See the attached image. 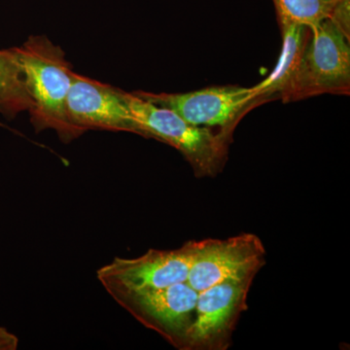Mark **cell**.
Wrapping results in <instances>:
<instances>
[{
  "instance_id": "obj_1",
  "label": "cell",
  "mask_w": 350,
  "mask_h": 350,
  "mask_svg": "<svg viewBox=\"0 0 350 350\" xmlns=\"http://www.w3.org/2000/svg\"><path fill=\"white\" fill-rule=\"evenodd\" d=\"M22 69L29 110L36 131H56L64 142L80 137L69 123L66 98L72 84V69L66 54L45 36H31L22 46L12 48Z\"/></svg>"
},
{
  "instance_id": "obj_2",
  "label": "cell",
  "mask_w": 350,
  "mask_h": 350,
  "mask_svg": "<svg viewBox=\"0 0 350 350\" xmlns=\"http://www.w3.org/2000/svg\"><path fill=\"white\" fill-rule=\"evenodd\" d=\"M138 135L153 137L180 152L198 178L215 177L229 157L232 137L207 126L189 123L178 114L135 94L124 92Z\"/></svg>"
},
{
  "instance_id": "obj_3",
  "label": "cell",
  "mask_w": 350,
  "mask_h": 350,
  "mask_svg": "<svg viewBox=\"0 0 350 350\" xmlns=\"http://www.w3.org/2000/svg\"><path fill=\"white\" fill-rule=\"evenodd\" d=\"M310 31L298 68L280 94L284 103L321 94H350V38L331 20Z\"/></svg>"
},
{
  "instance_id": "obj_4",
  "label": "cell",
  "mask_w": 350,
  "mask_h": 350,
  "mask_svg": "<svg viewBox=\"0 0 350 350\" xmlns=\"http://www.w3.org/2000/svg\"><path fill=\"white\" fill-rule=\"evenodd\" d=\"M109 294L142 325L162 336L175 349L187 350L198 300V292L187 282Z\"/></svg>"
},
{
  "instance_id": "obj_5",
  "label": "cell",
  "mask_w": 350,
  "mask_h": 350,
  "mask_svg": "<svg viewBox=\"0 0 350 350\" xmlns=\"http://www.w3.org/2000/svg\"><path fill=\"white\" fill-rule=\"evenodd\" d=\"M137 96L167 108L196 126L213 128L232 137L234 128L248 111L262 105L252 87L214 86L188 93H147L135 92Z\"/></svg>"
},
{
  "instance_id": "obj_6",
  "label": "cell",
  "mask_w": 350,
  "mask_h": 350,
  "mask_svg": "<svg viewBox=\"0 0 350 350\" xmlns=\"http://www.w3.org/2000/svg\"><path fill=\"white\" fill-rule=\"evenodd\" d=\"M261 239L251 232L194 241L187 283L198 293L227 280L255 278L266 264Z\"/></svg>"
},
{
  "instance_id": "obj_7",
  "label": "cell",
  "mask_w": 350,
  "mask_h": 350,
  "mask_svg": "<svg viewBox=\"0 0 350 350\" xmlns=\"http://www.w3.org/2000/svg\"><path fill=\"white\" fill-rule=\"evenodd\" d=\"M255 278L227 280L198 293L187 350H226L243 312Z\"/></svg>"
},
{
  "instance_id": "obj_8",
  "label": "cell",
  "mask_w": 350,
  "mask_h": 350,
  "mask_svg": "<svg viewBox=\"0 0 350 350\" xmlns=\"http://www.w3.org/2000/svg\"><path fill=\"white\" fill-rule=\"evenodd\" d=\"M193 250L194 241H190L177 250H150L131 259L115 258L96 275L108 293L158 289L187 282Z\"/></svg>"
},
{
  "instance_id": "obj_9",
  "label": "cell",
  "mask_w": 350,
  "mask_h": 350,
  "mask_svg": "<svg viewBox=\"0 0 350 350\" xmlns=\"http://www.w3.org/2000/svg\"><path fill=\"white\" fill-rule=\"evenodd\" d=\"M66 98L69 123L80 135L96 129L137 133L124 91L73 72Z\"/></svg>"
},
{
  "instance_id": "obj_10",
  "label": "cell",
  "mask_w": 350,
  "mask_h": 350,
  "mask_svg": "<svg viewBox=\"0 0 350 350\" xmlns=\"http://www.w3.org/2000/svg\"><path fill=\"white\" fill-rule=\"evenodd\" d=\"M282 47L275 68L271 75L259 84L252 87L253 91L262 105L269 100L280 98L290 80L293 77L312 31L305 25H288L280 27Z\"/></svg>"
},
{
  "instance_id": "obj_11",
  "label": "cell",
  "mask_w": 350,
  "mask_h": 350,
  "mask_svg": "<svg viewBox=\"0 0 350 350\" xmlns=\"http://www.w3.org/2000/svg\"><path fill=\"white\" fill-rule=\"evenodd\" d=\"M280 27L305 25L312 29L331 20L350 38V0H273Z\"/></svg>"
},
{
  "instance_id": "obj_12",
  "label": "cell",
  "mask_w": 350,
  "mask_h": 350,
  "mask_svg": "<svg viewBox=\"0 0 350 350\" xmlns=\"http://www.w3.org/2000/svg\"><path fill=\"white\" fill-rule=\"evenodd\" d=\"M31 108V100L12 48L0 50V113L13 119Z\"/></svg>"
},
{
  "instance_id": "obj_13",
  "label": "cell",
  "mask_w": 350,
  "mask_h": 350,
  "mask_svg": "<svg viewBox=\"0 0 350 350\" xmlns=\"http://www.w3.org/2000/svg\"><path fill=\"white\" fill-rule=\"evenodd\" d=\"M18 345L19 338L4 327L0 326V350H15L18 349Z\"/></svg>"
}]
</instances>
